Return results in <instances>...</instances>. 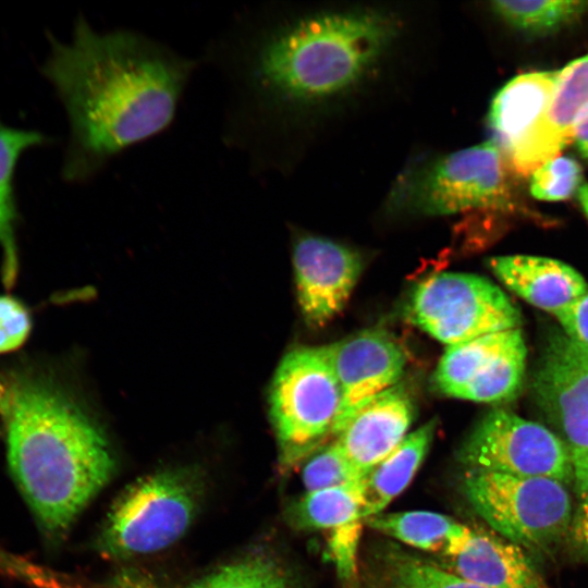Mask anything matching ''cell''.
I'll use <instances>...</instances> for the list:
<instances>
[{
	"label": "cell",
	"instance_id": "obj_17",
	"mask_svg": "<svg viewBox=\"0 0 588 588\" xmlns=\"http://www.w3.org/2000/svg\"><path fill=\"white\" fill-rule=\"evenodd\" d=\"M561 69L519 74L494 95L488 124L491 139L506 158L547 111Z\"/></svg>",
	"mask_w": 588,
	"mask_h": 588
},
{
	"label": "cell",
	"instance_id": "obj_3",
	"mask_svg": "<svg viewBox=\"0 0 588 588\" xmlns=\"http://www.w3.org/2000/svg\"><path fill=\"white\" fill-rule=\"evenodd\" d=\"M515 174L492 142L409 166L388 197L395 212L443 216L469 210L546 221L520 194Z\"/></svg>",
	"mask_w": 588,
	"mask_h": 588
},
{
	"label": "cell",
	"instance_id": "obj_8",
	"mask_svg": "<svg viewBox=\"0 0 588 588\" xmlns=\"http://www.w3.org/2000/svg\"><path fill=\"white\" fill-rule=\"evenodd\" d=\"M467 470L573 481L572 451L546 426L506 409L487 413L458 450Z\"/></svg>",
	"mask_w": 588,
	"mask_h": 588
},
{
	"label": "cell",
	"instance_id": "obj_1",
	"mask_svg": "<svg viewBox=\"0 0 588 588\" xmlns=\"http://www.w3.org/2000/svg\"><path fill=\"white\" fill-rule=\"evenodd\" d=\"M201 64L134 28L97 30L83 13L69 40L51 36L42 72L69 122L64 180L88 182L127 149L167 131Z\"/></svg>",
	"mask_w": 588,
	"mask_h": 588
},
{
	"label": "cell",
	"instance_id": "obj_6",
	"mask_svg": "<svg viewBox=\"0 0 588 588\" xmlns=\"http://www.w3.org/2000/svg\"><path fill=\"white\" fill-rule=\"evenodd\" d=\"M196 504V486L187 474L167 470L145 476L112 504L97 548L111 559L160 551L184 535Z\"/></svg>",
	"mask_w": 588,
	"mask_h": 588
},
{
	"label": "cell",
	"instance_id": "obj_35",
	"mask_svg": "<svg viewBox=\"0 0 588 588\" xmlns=\"http://www.w3.org/2000/svg\"><path fill=\"white\" fill-rule=\"evenodd\" d=\"M575 197L580 206V209L585 218L588 221V182L587 181L584 180Z\"/></svg>",
	"mask_w": 588,
	"mask_h": 588
},
{
	"label": "cell",
	"instance_id": "obj_16",
	"mask_svg": "<svg viewBox=\"0 0 588 588\" xmlns=\"http://www.w3.org/2000/svg\"><path fill=\"white\" fill-rule=\"evenodd\" d=\"M491 271L510 291L553 316L588 291L584 277L558 259L507 255L488 261Z\"/></svg>",
	"mask_w": 588,
	"mask_h": 588
},
{
	"label": "cell",
	"instance_id": "obj_23",
	"mask_svg": "<svg viewBox=\"0 0 588 588\" xmlns=\"http://www.w3.org/2000/svg\"><path fill=\"white\" fill-rule=\"evenodd\" d=\"M189 588H292V585L272 560L252 556L213 571Z\"/></svg>",
	"mask_w": 588,
	"mask_h": 588
},
{
	"label": "cell",
	"instance_id": "obj_19",
	"mask_svg": "<svg viewBox=\"0 0 588 588\" xmlns=\"http://www.w3.org/2000/svg\"><path fill=\"white\" fill-rule=\"evenodd\" d=\"M45 140L38 132L10 127L0 122V247L2 279L7 287L14 283L19 271L13 184L16 163L24 151Z\"/></svg>",
	"mask_w": 588,
	"mask_h": 588
},
{
	"label": "cell",
	"instance_id": "obj_29",
	"mask_svg": "<svg viewBox=\"0 0 588 588\" xmlns=\"http://www.w3.org/2000/svg\"><path fill=\"white\" fill-rule=\"evenodd\" d=\"M554 317L566 338L588 350V291Z\"/></svg>",
	"mask_w": 588,
	"mask_h": 588
},
{
	"label": "cell",
	"instance_id": "obj_33",
	"mask_svg": "<svg viewBox=\"0 0 588 588\" xmlns=\"http://www.w3.org/2000/svg\"><path fill=\"white\" fill-rule=\"evenodd\" d=\"M12 407V381L9 371H0V438L7 434Z\"/></svg>",
	"mask_w": 588,
	"mask_h": 588
},
{
	"label": "cell",
	"instance_id": "obj_18",
	"mask_svg": "<svg viewBox=\"0 0 588 588\" xmlns=\"http://www.w3.org/2000/svg\"><path fill=\"white\" fill-rule=\"evenodd\" d=\"M437 420L430 419L382 460L367 476L364 518L382 513L413 480L432 443Z\"/></svg>",
	"mask_w": 588,
	"mask_h": 588
},
{
	"label": "cell",
	"instance_id": "obj_24",
	"mask_svg": "<svg viewBox=\"0 0 588 588\" xmlns=\"http://www.w3.org/2000/svg\"><path fill=\"white\" fill-rule=\"evenodd\" d=\"M383 588H488L465 580L440 565L406 553L390 556Z\"/></svg>",
	"mask_w": 588,
	"mask_h": 588
},
{
	"label": "cell",
	"instance_id": "obj_21",
	"mask_svg": "<svg viewBox=\"0 0 588 588\" xmlns=\"http://www.w3.org/2000/svg\"><path fill=\"white\" fill-rule=\"evenodd\" d=\"M366 480L306 491L292 509L294 523L303 528L335 529L360 522L366 509Z\"/></svg>",
	"mask_w": 588,
	"mask_h": 588
},
{
	"label": "cell",
	"instance_id": "obj_5",
	"mask_svg": "<svg viewBox=\"0 0 588 588\" xmlns=\"http://www.w3.org/2000/svg\"><path fill=\"white\" fill-rule=\"evenodd\" d=\"M463 490L486 523L518 547L546 549L567 536L574 507L564 482L467 470Z\"/></svg>",
	"mask_w": 588,
	"mask_h": 588
},
{
	"label": "cell",
	"instance_id": "obj_15",
	"mask_svg": "<svg viewBox=\"0 0 588 588\" xmlns=\"http://www.w3.org/2000/svg\"><path fill=\"white\" fill-rule=\"evenodd\" d=\"M450 573L488 588H548L520 547L469 527L442 556Z\"/></svg>",
	"mask_w": 588,
	"mask_h": 588
},
{
	"label": "cell",
	"instance_id": "obj_27",
	"mask_svg": "<svg viewBox=\"0 0 588 588\" xmlns=\"http://www.w3.org/2000/svg\"><path fill=\"white\" fill-rule=\"evenodd\" d=\"M32 329L30 314L15 297L0 296V355L20 348Z\"/></svg>",
	"mask_w": 588,
	"mask_h": 588
},
{
	"label": "cell",
	"instance_id": "obj_31",
	"mask_svg": "<svg viewBox=\"0 0 588 588\" xmlns=\"http://www.w3.org/2000/svg\"><path fill=\"white\" fill-rule=\"evenodd\" d=\"M110 588H162L157 579L140 568H124L119 572Z\"/></svg>",
	"mask_w": 588,
	"mask_h": 588
},
{
	"label": "cell",
	"instance_id": "obj_32",
	"mask_svg": "<svg viewBox=\"0 0 588 588\" xmlns=\"http://www.w3.org/2000/svg\"><path fill=\"white\" fill-rule=\"evenodd\" d=\"M573 482L579 500L588 501V452H572Z\"/></svg>",
	"mask_w": 588,
	"mask_h": 588
},
{
	"label": "cell",
	"instance_id": "obj_22",
	"mask_svg": "<svg viewBox=\"0 0 588 588\" xmlns=\"http://www.w3.org/2000/svg\"><path fill=\"white\" fill-rule=\"evenodd\" d=\"M492 11L511 27L528 35L555 33L588 11V1H493Z\"/></svg>",
	"mask_w": 588,
	"mask_h": 588
},
{
	"label": "cell",
	"instance_id": "obj_12",
	"mask_svg": "<svg viewBox=\"0 0 588 588\" xmlns=\"http://www.w3.org/2000/svg\"><path fill=\"white\" fill-rule=\"evenodd\" d=\"M297 301L305 321L326 326L346 305L363 269L353 248L330 238L298 234L293 244Z\"/></svg>",
	"mask_w": 588,
	"mask_h": 588
},
{
	"label": "cell",
	"instance_id": "obj_20",
	"mask_svg": "<svg viewBox=\"0 0 588 588\" xmlns=\"http://www.w3.org/2000/svg\"><path fill=\"white\" fill-rule=\"evenodd\" d=\"M366 519L369 527L391 538L441 556L468 527L430 511L380 513Z\"/></svg>",
	"mask_w": 588,
	"mask_h": 588
},
{
	"label": "cell",
	"instance_id": "obj_28",
	"mask_svg": "<svg viewBox=\"0 0 588 588\" xmlns=\"http://www.w3.org/2000/svg\"><path fill=\"white\" fill-rule=\"evenodd\" d=\"M359 535L360 522L333 529L330 547L339 574L344 578L351 577L354 572Z\"/></svg>",
	"mask_w": 588,
	"mask_h": 588
},
{
	"label": "cell",
	"instance_id": "obj_13",
	"mask_svg": "<svg viewBox=\"0 0 588 588\" xmlns=\"http://www.w3.org/2000/svg\"><path fill=\"white\" fill-rule=\"evenodd\" d=\"M587 109L588 54L561 69L547 111L505 158L513 173L529 176L543 162L559 156Z\"/></svg>",
	"mask_w": 588,
	"mask_h": 588
},
{
	"label": "cell",
	"instance_id": "obj_30",
	"mask_svg": "<svg viewBox=\"0 0 588 588\" xmlns=\"http://www.w3.org/2000/svg\"><path fill=\"white\" fill-rule=\"evenodd\" d=\"M566 538L579 555L588 559V501L579 500L574 509Z\"/></svg>",
	"mask_w": 588,
	"mask_h": 588
},
{
	"label": "cell",
	"instance_id": "obj_25",
	"mask_svg": "<svg viewBox=\"0 0 588 588\" xmlns=\"http://www.w3.org/2000/svg\"><path fill=\"white\" fill-rule=\"evenodd\" d=\"M584 182L579 163L567 156H556L529 175V193L539 200L561 201L576 196Z\"/></svg>",
	"mask_w": 588,
	"mask_h": 588
},
{
	"label": "cell",
	"instance_id": "obj_2",
	"mask_svg": "<svg viewBox=\"0 0 588 588\" xmlns=\"http://www.w3.org/2000/svg\"><path fill=\"white\" fill-rule=\"evenodd\" d=\"M9 372V468L41 531L57 539L108 483L114 461L97 426L50 376L30 365Z\"/></svg>",
	"mask_w": 588,
	"mask_h": 588
},
{
	"label": "cell",
	"instance_id": "obj_34",
	"mask_svg": "<svg viewBox=\"0 0 588 588\" xmlns=\"http://www.w3.org/2000/svg\"><path fill=\"white\" fill-rule=\"evenodd\" d=\"M572 140L576 144L580 154L588 159V109L576 122Z\"/></svg>",
	"mask_w": 588,
	"mask_h": 588
},
{
	"label": "cell",
	"instance_id": "obj_9",
	"mask_svg": "<svg viewBox=\"0 0 588 588\" xmlns=\"http://www.w3.org/2000/svg\"><path fill=\"white\" fill-rule=\"evenodd\" d=\"M527 347L520 328L489 333L448 346L432 376L445 396L498 403L520 389Z\"/></svg>",
	"mask_w": 588,
	"mask_h": 588
},
{
	"label": "cell",
	"instance_id": "obj_7",
	"mask_svg": "<svg viewBox=\"0 0 588 588\" xmlns=\"http://www.w3.org/2000/svg\"><path fill=\"white\" fill-rule=\"evenodd\" d=\"M411 321L448 346L520 328L513 302L487 278L441 272L422 280L408 305Z\"/></svg>",
	"mask_w": 588,
	"mask_h": 588
},
{
	"label": "cell",
	"instance_id": "obj_14",
	"mask_svg": "<svg viewBox=\"0 0 588 588\" xmlns=\"http://www.w3.org/2000/svg\"><path fill=\"white\" fill-rule=\"evenodd\" d=\"M415 402L399 383L368 403L333 439L366 476L407 436Z\"/></svg>",
	"mask_w": 588,
	"mask_h": 588
},
{
	"label": "cell",
	"instance_id": "obj_26",
	"mask_svg": "<svg viewBox=\"0 0 588 588\" xmlns=\"http://www.w3.org/2000/svg\"><path fill=\"white\" fill-rule=\"evenodd\" d=\"M366 477L335 440L306 463L302 476L306 491L342 486Z\"/></svg>",
	"mask_w": 588,
	"mask_h": 588
},
{
	"label": "cell",
	"instance_id": "obj_11",
	"mask_svg": "<svg viewBox=\"0 0 588 588\" xmlns=\"http://www.w3.org/2000/svg\"><path fill=\"white\" fill-rule=\"evenodd\" d=\"M540 409L572 452H588V350L555 333L535 373Z\"/></svg>",
	"mask_w": 588,
	"mask_h": 588
},
{
	"label": "cell",
	"instance_id": "obj_10",
	"mask_svg": "<svg viewBox=\"0 0 588 588\" xmlns=\"http://www.w3.org/2000/svg\"><path fill=\"white\" fill-rule=\"evenodd\" d=\"M326 348L341 389L334 439L370 401L400 383L406 356L401 345L379 329L351 334Z\"/></svg>",
	"mask_w": 588,
	"mask_h": 588
},
{
	"label": "cell",
	"instance_id": "obj_4",
	"mask_svg": "<svg viewBox=\"0 0 588 588\" xmlns=\"http://www.w3.org/2000/svg\"><path fill=\"white\" fill-rule=\"evenodd\" d=\"M341 389L326 346L291 350L269 391V413L281 463L293 465L332 437Z\"/></svg>",
	"mask_w": 588,
	"mask_h": 588
}]
</instances>
